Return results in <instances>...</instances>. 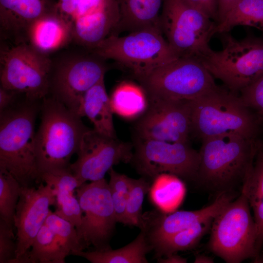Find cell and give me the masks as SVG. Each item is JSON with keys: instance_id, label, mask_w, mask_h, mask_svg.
<instances>
[{"instance_id": "24", "label": "cell", "mask_w": 263, "mask_h": 263, "mask_svg": "<svg viewBox=\"0 0 263 263\" xmlns=\"http://www.w3.org/2000/svg\"><path fill=\"white\" fill-rule=\"evenodd\" d=\"M243 185L257 229L256 258L263 246V144L260 142L252 168Z\"/></svg>"}, {"instance_id": "6", "label": "cell", "mask_w": 263, "mask_h": 263, "mask_svg": "<svg viewBox=\"0 0 263 263\" xmlns=\"http://www.w3.org/2000/svg\"><path fill=\"white\" fill-rule=\"evenodd\" d=\"M245 188L214 218L207 247L227 263L256 257L257 229L250 211Z\"/></svg>"}, {"instance_id": "4", "label": "cell", "mask_w": 263, "mask_h": 263, "mask_svg": "<svg viewBox=\"0 0 263 263\" xmlns=\"http://www.w3.org/2000/svg\"><path fill=\"white\" fill-rule=\"evenodd\" d=\"M189 105L191 133L201 140L229 133L256 139L261 123L235 93L218 87Z\"/></svg>"}, {"instance_id": "5", "label": "cell", "mask_w": 263, "mask_h": 263, "mask_svg": "<svg viewBox=\"0 0 263 263\" xmlns=\"http://www.w3.org/2000/svg\"><path fill=\"white\" fill-rule=\"evenodd\" d=\"M103 59H112L139 81L157 68L178 58L162 31L148 29L126 36L112 34L90 50Z\"/></svg>"}, {"instance_id": "44", "label": "cell", "mask_w": 263, "mask_h": 263, "mask_svg": "<svg viewBox=\"0 0 263 263\" xmlns=\"http://www.w3.org/2000/svg\"><path fill=\"white\" fill-rule=\"evenodd\" d=\"M255 262H263V252H261L258 257L254 259Z\"/></svg>"}, {"instance_id": "23", "label": "cell", "mask_w": 263, "mask_h": 263, "mask_svg": "<svg viewBox=\"0 0 263 263\" xmlns=\"http://www.w3.org/2000/svg\"><path fill=\"white\" fill-rule=\"evenodd\" d=\"M152 250L144 231L126 246L117 249L111 248L88 251L74 250L71 254L85 258L92 263H148L146 255Z\"/></svg>"}, {"instance_id": "34", "label": "cell", "mask_w": 263, "mask_h": 263, "mask_svg": "<svg viewBox=\"0 0 263 263\" xmlns=\"http://www.w3.org/2000/svg\"><path fill=\"white\" fill-rule=\"evenodd\" d=\"M56 197L54 212L77 228L82 221V211L76 196L74 192H67L58 193Z\"/></svg>"}, {"instance_id": "10", "label": "cell", "mask_w": 263, "mask_h": 263, "mask_svg": "<svg viewBox=\"0 0 263 263\" xmlns=\"http://www.w3.org/2000/svg\"><path fill=\"white\" fill-rule=\"evenodd\" d=\"M149 98L191 100L216 88L213 76L198 59L179 57L139 81Z\"/></svg>"}, {"instance_id": "30", "label": "cell", "mask_w": 263, "mask_h": 263, "mask_svg": "<svg viewBox=\"0 0 263 263\" xmlns=\"http://www.w3.org/2000/svg\"><path fill=\"white\" fill-rule=\"evenodd\" d=\"M21 188L10 172L0 169V219L13 226Z\"/></svg>"}, {"instance_id": "8", "label": "cell", "mask_w": 263, "mask_h": 263, "mask_svg": "<svg viewBox=\"0 0 263 263\" xmlns=\"http://www.w3.org/2000/svg\"><path fill=\"white\" fill-rule=\"evenodd\" d=\"M53 61L27 42L1 43L0 86L41 101L49 94Z\"/></svg>"}, {"instance_id": "38", "label": "cell", "mask_w": 263, "mask_h": 263, "mask_svg": "<svg viewBox=\"0 0 263 263\" xmlns=\"http://www.w3.org/2000/svg\"><path fill=\"white\" fill-rule=\"evenodd\" d=\"M80 0H58L55 12L61 18L72 25L77 11Z\"/></svg>"}, {"instance_id": "26", "label": "cell", "mask_w": 263, "mask_h": 263, "mask_svg": "<svg viewBox=\"0 0 263 263\" xmlns=\"http://www.w3.org/2000/svg\"><path fill=\"white\" fill-rule=\"evenodd\" d=\"M109 97L113 113L126 119L140 117L149 104L147 94L142 86L130 81L120 82Z\"/></svg>"}, {"instance_id": "31", "label": "cell", "mask_w": 263, "mask_h": 263, "mask_svg": "<svg viewBox=\"0 0 263 263\" xmlns=\"http://www.w3.org/2000/svg\"><path fill=\"white\" fill-rule=\"evenodd\" d=\"M108 172L110 177L108 183L117 222L128 225L126 205L131 178L117 172L113 168Z\"/></svg>"}, {"instance_id": "29", "label": "cell", "mask_w": 263, "mask_h": 263, "mask_svg": "<svg viewBox=\"0 0 263 263\" xmlns=\"http://www.w3.org/2000/svg\"><path fill=\"white\" fill-rule=\"evenodd\" d=\"M214 218L203 221L161 240L152 246L157 258L194 248L210 229Z\"/></svg>"}, {"instance_id": "22", "label": "cell", "mask_w": 263, "mask_h": 263, "mask_svg": "<svg viewBox=\"0 0 263 263\" xmlns=\"http://www.w3.org/2000/svg\"><path fill=\"white\" fill-rule=\"evenodd\" d=\"M113 113L103 79L85 93L78 114L81 117L86 116L95 131L117 138L113 122Z\"/></svg>"}, {"instance_id": "3", "label": "cell", "mask_w": 263, "mask_h": 263, "mask_svg": "<svg viewBox=\"0 0 263 263\" xmlns=\"http://www.w3.org/2000/svg\"><path fill=\"white\" fill-rule=\"evenodd\" d=\"M40 112L35 147L40 178L45 172L70 168V159L89 129L77 113L49 95L41 101Z\"/></svg>"}, {"instance_id": "16", "label": "cell", "mask_w": 263, "mask_h": 263, "mask_svg": "<svg viewBox=\"0 0 263 263\" xmlns=\"http://www.w3.org/2000/svg\"><path fill=\"white\" fill-rule=\"evenodd\" d=\"M56 194L51 186L42 183L36 188L21 187L14 218L17 229L16 258L18 263L30 250L49 213L50 207L55 205Z\"/></svg>"}, {"instance_id": "42", "label": "cell", "mask_w": 263, "mask_h": 263, "mask_svg": "<svg viewBox=\"0 0 263 263\" xmlns=\"http://www.w3.org/2000/svg\"><path fill=\"white\" fill-rule=\"evenodd\" d=\"M162 258L160 257L157 258V263H187V259L179 255L173 253Z\"/></svg>"}, {"instance_id": "32", "label": "cell", "mask_w": 263, "mask_h": 263, "mask_svg": "<svg viewBox=\"0 0 263 263\" xmlns=\"http://www.w3.org/2000/svg\"><path fill=\"white\" fill-rule=\"evenodd\" d=\"M150 184L145 178H131L130 189L126 205L128 225L140 229L143 226L142 204L145 194L150 190Z\"/></svg>"}, {"instance_id": "37", "label": "cell", "mask_w": 263, "mask_h": 263, "mask_svg": "<svg viewBox=\"0 0 263 263\" xmlns=\"http://www.w3.org/2000/svg\"><path fill=\"white\" fill-rule=\"evenodd\" d=\"M13 227L0 219V263H12L16 258Z\"/></svg>"}, {"instance_id": "20", "label": "cell", "mask_w": 263, "mask_h": 263, "mask_svg": "<svg viewBox=\"0 0 263 263\" xmlns=\"http://www.w3.org/2000/svg\"><path fill=\"white\" fill-rule=\"evenodd\" d=\"M73 40L72 25L54 12L35 20L29 27L26 42L40 52L47 55Z\"/></svg>"}, {"instance_id": "9", "label": "cell", "mask_w": 263, "mask_h": 263, "mask_svg": "<svg viewBox=\"0 0 263 263\" xmlns=\"http://www.w3.org/2000/svg\"><path fill=\"white\" fill-rule=\"evenodd\" d=\"M223 34L222 50H212L200 60L230 91L240 92L263 76V39L246 37L237 40Z\"/></svg>"}, {"instance_id": "43", "label": "cell", "mask_w": 263, "mask_h": 263, "mask_svg": "<svg viewBox=\"0 0 263 263\" xmlns=\"http://www.w3.org/2000/svg\"><path fill=\"white\" fill-rule=\"evenodd\" d=\"M214 262V260L210 257L199 255L196 256L194 263H212Z\"/></svg>"}, {"instance_id": "33", "label": "cell", "mask_w": 263, "mask_h": 263, "mask_svg": "<svg viewBox=\"0 0 263 263\" xmlns=\"http://www.w3.org/2000/svg\"><path fill=\"white\" fill-rule=\"evenodd\" d=\"M46 225L62 243L70 254L80 250L75 227L51 210L45 221Z\"/></svg>"}, {"instance_id": "13", "label": "cell", "mask_w": 263, "mask_h": 263, "mask_svg": "<svg viewBox=\"0 0 263 263\" xmlns=\"http://www.w3.org/2000/svg\"><path fill=\"white\" fill-rule=\"evenodd\" d=\"M132 162L139 173L152 179L169 173L195 182L200 154L188 143L138 138Z\"/></svg>"}, {"instance_id": "12", "label": "cell", "mask_w": 263, "mask_h": 263, "mask_svg": "<svg viewBox=\"0 0 263 263\" xmlns=\"http://www.w3.org/2000/svg\"><path fill=\"white\" fill-rule=\"evenodd\" d=\"M102 58L74 55L53 62L48 95L78 114L85 93L102 79L107 71Z\"/></svg>"}, {"instance_id": "25", "label": "cell", "mask_w": 263, "mask_h": 263, "mask_svg": "<svg viewBox=\"0 0 263 263\" xmlns=\"http://www.w3.org/2000/svg\"><path fill=\"white\" fill-rule=\"evenodd\" d=\"M186 191L181 178L171 173H162L153 179L149 195L151 202L159 211L169 214L180 207Z\"/></svg>"}, {"instance_id": "39", "label": "cell", "mask_w": 263, "mask_h": 263, "mask_svg": "<svg viewBox=\"0 0 263 263\" xmlns=\"http://www.w3.org/2000/svg\"><path fill=\"white\" fill-rule=\"evenodd\" d=\"M216 23L218 22L217 0H186Z\"/></svg>"}, {"instance_id": "14", "label": "cell", "mask_w": 263, "mask_h": 263, "mask_svg": "<svg viewBox=\"0 0 263 263\" xmlns=\"http://www.w3.org/2000/svg\"><path fill=\"white\" fill-rule=\"evenodd\" d=\"M133 148L131 143L89 129L82 136L77 160L70 168L79 186L88 181H97L104 178L113 166L131 162Z\"/></svg>"}, {"instance_id": "7", "label": "cell", "mask_w": 263, "mask_h": 263, "mask_svg": "<svg viewBox=\"0 0 263 263\" xmlns=\"http://www.w3.org/2000/svg\"><path fill=\"white\" fill-rule=\"evenodd\" d=\"M161 29L178 57L200 60L212 50L209 46L217 23L186 0H164Z\"/></svg>"}, {"instance_id": "40", "label": "cell", "mask_w": 263, "mask_h": 263, "mask_svg": "<svg viewBox=\"0 0 263 263\" xmlns=\"http://www.w3.org/2000/svg\"><path fill=\"white\" fill-rule=\"evenodd\" d=\"M16 92L0 87V113L11 107L16 101L18 95Z\"/></svg>"}, {"instance_id": "27", "label": "cell", "mask_w": 263, "mask_h": 263, "mask_svg": "<svg viewBox=\"0 0 263 263\" xmlns=\"http://www.w3.org/2000/svg\"><path fill=\"white\" fill-rule=\"evenodd\" d=\"M70 254L45 223L36 236L30 250L18 263H64Z\"/></svg>"}, {"instance_id": "36", "label": "cell", "mask_w": 263, "mask_h": 263, "mask_svg": "<svg viewBox=\"0 0 263 263\" xmlns=\"http://www.w3.org/2000/svg\"><path fill=\"white\" fill-rule=\"evenodd\" d=\"M244 104L263 122V76L240 91Z\"/></svg>"}, {"instance_id": "19", "label": "cell", "mask_w": 263, "mask_h": 263, "mask_svg": "<svg viewBox=\"0 0 263 263\" xmlns=\"http://www.w3.org/2000/svg\"><path fill=\"white\" fill-rule=\"evenodd\" d=\"M118 0L93 14L76 17L72 23V38L89 50L114 34L119 20Z\"/></svg>"}, {"instance_id": "2", "label": "cell", "mask_w": 263, "mask_h": 263, "mask_svg": "<svg viewBox=\"0 0 263 263\" xmlns=\"http://www.w3.org/2000/svg\"><path fill=\"white\" fill-rule=\"evenodd\" d=\"M41 101L24 97L23 101H16L0 113V169L10 172L21 187L41 183L37 162L35 131Z\"/></svg>"}, {"instance_id": "28", "label": "cell", "mask_w": 263, "mask_h": 263, "mask_svg": "<svg viewBox=\"0 0 263 263\" xmlns=\"http://www.w3.org/2000/svg\"><path fill=\"white\" fill-rule=\"evenodd\" d=\"M255 27L263 31V0H238L222 21L216 33H225L239 26Z\"/></svg>"}, {"instance_id": "41", "label": "cell", "mask_w": 263, "mask_h": 263, "mask_svg": "<svg viewBox=\"0 0 263 263\" xmlns=\"http://www.w3.org/2000/svg\"><path fill=\"white\" fill-rule=\"evenodd\" d=\"M238 0H217L218 19L217 23L223 20L226 14Z\"/></svg>"}, {"instance_id": "18", "label": "cell", "mask_w": 263, "mask_h": 263, "mask_svg": "<svg viewBox=\"0 0 263 263\" xmlns=\"http://www.w3.org/2000/svg\"><path fill=\"white\" fill-rule=\"evenodd\" d=\"M54 0H0V38L13 43L26 42L30 25L55 11Z\"/></svg>"}, {"instance_id": "35", "label": "cell", "mask_w": 263, "mask_h": 263, "mask_svg": "<svg viewBox=\"0 0 263 263\" xmlns=\"http://www.w3.org/2000/svg\"><path fill=\"white\" fill-rule=\"evenodd\" d=\"M40 178L41 182L52 187L56 195L60 192H74L79 187L70 168L45 172Z\"/></svg>"}, {"instance_id": "17", "label": "cell", "mask_w": 263, "mask_h": 263, "mask_svg": "<svg viewBox=\"0 0 263 263\" xmlns=\"http://www.w3.org/2000/svg\"><path fill=\"white\" fill-rule=\"evenodd\" d=\"M235 195L233 192L219 194L210 205L196 210H176L168 215L158 209L146 212L143 214V226L141 229L144 231L146 238L152 246L158 241L179 231L203 221L214 218L233 200Z\"/></svg>"}, {"instance_id": "21", "label": "cell", "mask_w": 263, "mask_h": 263, "mask_svg": "<svg viewBox=\"0 0 263 263\" xmlns=\"http://www.w3.org/2000/svg\"><path fill=\"white\" fill-rule=\"evenodd\" d=\"M119 20L114 35L148 29L161 30L160 17L164 0H118Z\"/></svg>"}, {"instance_id": "15", "label": "cell", "mask_w": 263, "mask_h": 263, "mask_svg": "<svg viewBox=\"0 0 263 263\" xmlns=\"http://www.w3.org/2000/svg\"><path fill=\"white\" fill-rule=\"evenodd\" d=\"M135 130L138 138L188 143L191 133L189 100L149 98Z\"/></svg>"}, {"instance_id": "1", "label": "cell", "mask_w": 263, "mask_h": 263, "mask_svg": "<svg viewBox=\"0 0 263 263\" xmlns=\"http://www.w3.org/2000/svg\"><path fill=\"white\" fill-rule=\"evenodd\" d=\"M258 142L234 133L202 139L195 182L217 196L242 187L252 168Z\"/></svg>"}, {"instance_id": "11", "label": "cell", "mask_w": 263, "mask_h": 263, "mask_svg": "<svg viewBox=\"0 0 263 263\" xmlns=\"http://www.w3.org/2000/svg\"><path fill=\"white\" fill-rule=\"evenodd\" d=\"M76 196L82 211L76 228L80 250L111 248L110 242L117 222L109 183L104 178L78 187Z\"/></svg>"}]
</instances>
